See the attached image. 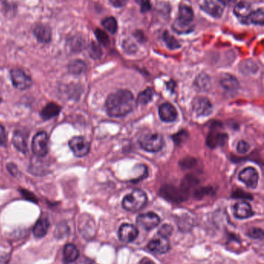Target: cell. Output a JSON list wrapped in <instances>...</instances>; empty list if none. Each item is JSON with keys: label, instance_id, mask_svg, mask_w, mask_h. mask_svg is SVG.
I'll return each mask as SVG.
<instances>
[{"label": "cell", "instance_id": "cell-6", "mask_svg": "<svg viewBox=\"0 0 264 264\" xmlns=\"http://www.w3.org/2000/svg\"><path fill=\"white\" fill-rule=\"evenodd\" d=\"M201 8L215 18L222 17L226 3L224 0H201Z\"/></svg>", "mask_w": 264, "mask_h": 264}, {"label": "cell", "instance_id": "cell-19", "mask_svg": "<svg viewBox=\"0 0 264 264\" xmlns=\"http://www.w3.org/2000/svg\"><path fill=\"white\" fill-rule=\"evenodd\" d=\"M194 19V13L192 9L187 6H181L179 8V15L177 21L185 25H191V22Z\"/></svg>", "mask_w": 264, "mask_h": 264}, {"label": "cell", "instance_id": "cell-12", "mask_svg": "<svg viewBox=\"0 0 264 264\" xmlns=\"http://www.w3.org/2000/svg\"><path fill=\"white\" fill-rule=\"evenodd\" d=\"M150 251L156 254H163L170 250V242L166 237H160L154 239L147 245Z\"/></svg>", "mask_w": 264, "mask_h": 264}, {"label": "cell", "instance_id": "cell-11", "mask_svg": "<svg viewBox=\"0 0 264 264\" xmlns=\"http://www.w3.org/2000/svg\"><path fill=\"white\" fill-rule=\"evenodd\" d=\"M193 110L199 116H208L212 112V105L209 99L197 97L192 103Z\"/></svg>", "mask_w": 264, "mask_h": 264}, {"label": "cell", "instance_id": "cell-27", "mask_svg": "<svg viewBox=\"0 0 264 264\" xmlns=\"http://www.w3.org/2000/svg\"><path fill=\"white\" fill-rule=\"evenodd\" d=\"M250 20L253 24H259L263 26L264 24V9H259L251 13L250 16Z\"/></svg>", "mask_w": 264, "mask_h": 264}, {"label": "cell", "instance_id": "cell-30", "mask_svg": "<svg viewBox=\"0 0 264 264\" xmlns=\"http://www.w3.org/2000/svg\"><path fill=\"white\" fill-rule=\"evenodd\" d=\"M96 38L100 44L104 46H107L109 44V38L106 32L103 31L102 29H97L95 31Z\"/></svg>", "mask_w": 264, "mask_h": 264}, {"label": "cell", "instance_id": "cell-39", "mask_svg": "<svg viewBox=\"0 0 264 264\" xmlns=\"http://www.w3.org/2000/svg\"><path fill=\"white\" fill-rule=\"evenodd\" d=\"M115 7H123L127 3L128 0H109Z\"/></svg>", "mask_w": 264, "mask_h": 264}, {"label": "cell", "instance_id": "cell-26", "mask_svg": "<svg viewBox=\"0 0 264 264\" xmlns=\"http://www.w3.org/2000/svg\"><path fill=\"white\" fill-rule=\"evenodd\" d=\"M163 40H164V42H165L166 45H167L169 49H178L181 47L180 44H179L178 40L167 31H165L163 33Z\"/></svg>", "mask_w": 264, "mask_h": 264}, {"label": "cell", "instance_id": "cell-8", "mask_svg": "<svg viewBox=\"0 0 264 264\" xmlns=\"http://www.w3.org/2000/svg\"><path fill=\"white\" fill-rule=\"evenodd\" d=\"M160 222V217L153 212L142 213L136 218V223L138 226L147 231L154 230V228H156L159 225Z\"/></svg>", "mask_w": 264, "mask_h": 264}, {"label": "cell", "instance_id": "cell-40", "mask_svg": "<svg viewBox=\"0 0 264 264\" xmlns=\"http://www.w3.org/2000/svg\"><path fill=\"white\" fill-rule=\"evenodd\" d=\"M139 264H155L152 260L147 257H144L142 259L141 261H139Z\"/></svg>", "mask_w": 264, "mask_h": 264}, {"label": "cell", "instance_id": "cell-7", "mask_svg": "<svg viewBox=\"0 0 264 264\" xmlns=\"http://www.w3.org/2000/svg\"><path fill=\"white\" fill-rule=\"evenodd\" d=\"M68 144L74 155L79 158L85 156L90 151V143L83 137H74L69 141Z\"/></svg>", "mask_w": 264, "mask_h": 264}, {"label": "cell", "instance_id": "cell-37", "mask_svg": "<svg viewBox=\"0 0 264 264\" xmlns=\"http://www.w3.org/2000/svg\"><path fill=\"white\" fill-rule=\"evenodd\" d=\"M6 168H7L9 173L11 174L13 176H16L18 174V168H17V166L14 163L10 162L9 164L6 165Z\"/></svg>", "mask_w": 264, "mask_h": 264}, {"label": "cell", "instance_id": "cell-17", "mask_svg": "<svg viewBox=\"0 0 264 264\" xmlns=\"http://www.w3.org/2000/svg\"><path fill=\"white\" fill-rule=\"evenodd\" d=\"M61 108L56 103L51 102L47 104L41 112V117L44 120L53 119L61 112Z\"/></svg>", "mask_w": 264, "mask_h": 264}, {"label": "cell", "instance_id": "cell-14", "mask_svg": "<svg viewBox=\"0 0 264 264\" xmlns=\"http://www.w3.org/2000/svg\"><path fill=\"white\" fill-rule=\"evenodd\" d=\"M233 213L237 218L240 219H248L253 216V210L250 205L246 202H238L233 206Z\"/></svg>", "mask_w": 264, "mask_h": 264}, {"label": "cell", "instance_id": "cell-43", "mask_svg": "<svg viewBox=\"0 0 264 264\" xmlns=\"http://www.w3.org/2000/svg\"><path fill=\"white\" fill-rule=\"evenodd\" d=\"M1 100H2V97H1V95H0V102H1Z\"/></svg>", "mask_w": 264, "mask_h": 264}, {"label": "cell", "instance_id": "cell-15", "mask_svg": "<svg viewBox=\"0 0 264 264\" xmlns=\"http://www.w3.org/2000/svg\"><path fill=\"white\" fill-rule=\"evenodd\" d=\"M13 144L19 151L27 152V135L24 131H17L13 136Z\"/></svg>", "mask_w": 264, "mask_h": 264}, {"label": "cell", "instance_id": "cell-36", "mask_svg": "<svg viewBox=\"0 0 264 264\" xmlns=\"http://www.w3.org/2000/svg\"><path fill=\"white\" fill-rule=\"evenodd\" d=\"M6 144V130L2 124H0V146H3Z\"/></svg>", "mask_w": 264, "mask_h": 264}, {"label": "cell", "instance_id": "cell-35", "mask_svg": "<svg viewBox=\"0 0 264 264\" xmlns=\"http://www.w3.org/2000/svg\"><path fill=\"white\" fill-rule=\"evenodd\" d=\"M136 2L140 5V9L142 13H147L151 9V4L150 0H136Z\"/></svg>", "mask_w": 264, "mask_h": 264}, {"label": "cell", "instance_id": "cell-24", "mask_svg": "<svg viewBox=\"0 0 264 264\" xmlns=\"http://www.w3.org/2000/svg\"><path fill=\"white\" fill-rule=\"evenodd\" d=\"M154 91L152 88H147L139 93L137 97V103L141 105H147L154 97Z\"/></svg>", "mask_w": 264, "mask_h": 264}, {"label": "cell", "instance_id": "cell-20", "mask_svg": "<svg viewBox=\"0 0 264 264\" xmlns=\"http://www.w3.org/2000/svg\"><path fill=\"white\" fill-rule=\"evenodd\" d=\"M49 227V220L47 218L43 217L36 222L33 230V235L37 238H42L44 236H46Z\"/></svg>", "mask_w": 264, "mask_h": 264}, {"label": "cell", "instance_id": "cell-38", "mask_svg": "<svg viewBox=\"0 0 264 264\" xmlns=\"http://www.w3.org/2000/svg\"><path fill=\"white\" fill-rule=\"evenodd\" d=\"M21 192H22V195L25 197V199H28V200L32 201V202H37V199L36 197L33 195V193H30L27 190H21Z\"/></svg>", "mask_w": 264, "mask_h": 264}, {"label": "cell", "instance_id": "cell-33", "mask_svg": "<svg viewBox=\"0 0 264 264\" xmlns=\"http://www.w3.org/2000/svg\"><path fill=\"white\" fill-rule=\"evenodd\" d=\"M71 48H72V50L73 52H79L82 50L83 48H84V42H83L82 39H74Z\"/></svg>", "mask_w": 264, "mask_h": 264}, {"label": "cell", "instance_id": "cell-41", "mask_svg": "<svg viewBox=\"0 0 264 264\" xmlns=\"http://www.w3.org/2000/svg\"><path fill=\"white\" fill-rule=\"evenodd\" d=\"M6 257H2V255H0V264H6Z\"/></svg>", "mask_w": 264, "mask_h": 264}, {"label": "cell", "instance_id": "cell-1", "mask_svg": "<svg viewBox=\"0 0 264 264\" xmlns=\"http://www.w3.org/2000/svg\"><path fill=\"white\" fill-rule=\"evenodd\" d=\"M136 107V101L131 91L119 90L111 94L106 102V109L109 116L114 118L125 116Z\"/></svg>", "mask_w": 264, "mask_h": 264}, {"label": "cell", "instance_id": "cell-34", "mask_svg": "<svg viewBox=\"0 0 264 264\" xmlns=\"http://www.w3.org/2000/svg\"><path fill=\"white\" fill-rule=\"evenodd\" d=\"M250 144L245 141H240L237 144V151L238 153L245 154L250 150Z\"/></svg>", "mask_w": 264, "mask_h": 264}, {"label": "cell", "instance_id": "cell-31", "mask_svg": "<svg viewBox=\"0 0 264 264\" xmlns=\"http://www.w3.org/2000/svg\"><path fill=\"white\" fill-rule=\"evenodd\" d=\"M172 232L173 228L171 225L164 224L160 228V230H158V234H159L160 237L168 238L171 235Z\"/></svg>", "mask_w": 264, "mask_h": 264}, {"label": "cell", "instance_id": "cell-28", "mask_svg": "<svg viewBox=\"0 0 264 264\" xmlns=\"http://www.w3.org/2000/svg\"><path fill=\"white\" fill-rule=\"evenodd\" d=\"M88 51H89L90 57L95 59V60L100 58L102 57V54H103V51H102L100 46L96 42H92L91 44Z\"/></svg>", "mask_w": 264, "mask_h": 264}, {"label": "cell", "instance_id": "cell-5", "mask_svg": "<svg viewBox=\"0 0 264 264\" xmlns=\"http://www.w3.org/2000/svg\"><path fill=\"white\" fill-rule=\"evenodd\" d=\"M48 135L44 131L39 132L33 137L32 142V151L37 157L46 156L48 153Z\"/></svg>", "mask_w": 264, "mask_h": 264}, {"label": "cell", "instance_id": "cell-25", "mask_svg": "<svg viewBox=\"0 0 264 264\" xmlns=\"http://www.w3.org/2000/svg\"><path fill=\"white\" fill-rule=\"evenodd\" d=\"M103 26L107 31L111 33H116L117 31V21L114 17H107L103 21Z\"/></svg>", "mask_w": 264, "mask_h": 264}, {"label": "cell", "instance_id": "cell-9", "mask_svg": "<svg viewBox=\"0 0 264 264\" xmlns=\"http://www.w3.org/2000/svg\"><path fill=\"white\" fill-rule=\"evenodd\" d=\"M238 179L248 187L255 189L258 184V172L254 168H246L240 171V173L238 175Z\"/></svg>", "mask_w": 264, "mask_h": 264}, {"label": "cell", "instance_id": "cell-16", "mask_svg": "<svg viewBox=\"0 0 264 264\" xmlns=\"http://www.w3.org/2000/svg\"><path fill=\"white\" fill-rule=\"evenodd\" d=\"M33 33L39 42L42 44H48L52 40V30L48 26L38 25L35 27Z\"/></svg>", "mask_w": 264, "mask_h": 264}, {"label": "cell", "instance_id": "cell-2", "mask_svg": "<svg viewBox=\"0 0 264 264\" xmlns=\"http://www.w3.org/2000/svg\"><path fill=\"white\" fill-rule=\"evenodd\" d=\"M147 197L144 192L135 190L123 198L122 205L127 211L137 212L147 203Z\"/></svg>", "mask_w": 264, "mask_h": 264}, {"label": "cell", "instance_id": "cell-23", "mask_svg": "<svg viewBox=\"0 0 264 264\" xmlns=\"http://www.w3.org/2000/svg\"><path fill=\"white\" fill-rule=\"evenodd\" d=\"M86 64L82 60H76L68 64V71L72 74L79 75L86 71Z\"/></svg>", "mask_w": 264, "mask_h": 264}, {"label": "cell", "instance_id": "cell-13", "mask_svg": "<svg viewBox=\"0 0 264 264\" xmlns=\"http://www.w3.org/2000/svg\"><path fill=\"white\" fill-rule=\"evenodd\" d=\"M159 117L164 122H173L176 120L178 112L174 106L170 103H164L159 107Z\"/></svg>", "mask_w": 264, "mask_h": 264}, {"label": "cell", "instance_id": "cell-32", "mask_svg": "<svg viewBox=\"0 0 264 264\" xmlns=\"http://www.w3.org/2000/svg\"><path fill=\"white\" fill-rule=\"evenodd\" d=\"M248 236L253 239L262 240L264 238V231L260 228H251L248 232Z\"/></svg>", "mask_w": 264, "mask_h": 264}, {"label": "cell", "instance_id": "cell-22", "mask_svg": "<svg viewBox=\"0 0 264 264\" xmlns=\"http://www.w3.org/2000/svg\"><path fill=\"white\" fill-rule=\"evenodd\" d=\"M234 13L238 18H248L252 13L251 6L247 2H239L234 8Z\"/></svg>", "mask_w": 264, "mask_h": 264}, {"label": "cell", "instance_id": "cell-3", "mask_svg": "<svg viewBox=\"0 0 264 264\" xmlns=\"http://www.w3.org/2000/svg\"><path fill=\"white\" fill-rule=\"evenodd\" d=\"M139 143L143 150L150 152H158L163 148L164 140L160 134L148 133L139 139Z\"/></svg>", "mask_w": 264, "mask_h": 264}, {"label": "cell", "instance_id": "cell-42", "mask_svg": "<svg viewBox=\"0 0 264 264\" xmlns=\"http://www.w3.org/2000/svg\"><path fill=\"white\" fill-rule=\"evenodd\" d=\"M236 0H224V2H225V3H233V2H235Z\"/></svg>", "mask_w": 264, "mask_h": 264}, {"label": "cell", "instance_id": "cell-29", "mask_svg": "<svg viewBox=\"0 0 264 264\" xmlns=\"http://www.w3.org/2000/svg\"><path fill=\"white\" fill-rule=\"evenodd\" d=\"M173 28L177 33H188L191 30V25H185V24L178 22L177 20L174 21V24H173Z\"/></svg>", "mask_w": 264, "mask_h": 264}, {"label": "cell", "instance_id": "cell-4", "mask_svg": "<svg viewBox=\"0 0 264 264\" xmlns=\"http://www.w3.org/2000/svg\"><path fill=\"white\" fill-rule=\"evenodd\" d=\"M10 78L13 87L20 91L29 89L33 84L31 77L21 69L12 70L10 71Z\"/></svg>", "mask_w": 264, "mask_h": 264}, {"label": "cell", "instance_id": "cell-10", "mask_svg": "<svg viewBox=\"0 0 264 264\" xmlns=\"http://www.w3.org/2000/svg\"><path fill=\"white\" fill-rule=\"evenodd\" d=\"M118 236L122 242L129 243V242H133L139 236V231L137 228L133 225L124 223L119 227Z\"/></svg>", "mask_w": 264, "mask_h": 264}, {"label": "cell", "instance_id": "cell-21", "mask_svg": "<svg viewBox=\"0 0 264 264\" xmlns=\"http://www.w3.org/2000/svg\"><path fill=\"white\" fill-rule=\"evenodd\" d=\"M220 84L222 88L228 91H234L238 88V80L230 74H225L221 77Z\"/></svg>", "mask_w": 264, "mask_h": 264}, {"label": "cell", "instance_id": "cell-18", "mask_svg": "<svg viewBox=\"0 0 264 264\" xmlns=\"http://www.w3.org/2000/svg\"><path fill=\"white\" fill-rule=\"evenodd\" d=\"M79 251L78 248L72 243H69L64 246L63 250V259L65 264H71L79 258Z\"/></svg>", "mask_w": 264, "mask_h": 264}]
</instances>
